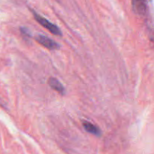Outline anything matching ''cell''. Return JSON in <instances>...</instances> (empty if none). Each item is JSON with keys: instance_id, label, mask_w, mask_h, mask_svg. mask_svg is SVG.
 Returning a JSON list of instances; mask_svg holds the SVG:
<instances>
[{"instance_id": "4", "label": "cell", "mask_w": 154, "mask_h": 154, "mask_svg": "<svg viewBox=\"0 0 154 154\" xmlns=\"http://www.w3.org/2000/svg\"><path fill=\"white\" fill-rule=\"evenodd\" d=\"M48 84H49L50 87L51 88L54 89V90H56L58 93H61L62 95H63L65 93V88L63 86V84L60 82L57 79L54 78H51L48 80Z\"/></svg>"}, {"instance_id": "1", "label": "cell", "mask_w": 154, "mask_h": 154, "mask_svg": "<svg viewBox=\"0 0 154 154\" xmlns=\"http://www.w3.org/2000/svg\"><path fill=\"white\" fill-rule=\"evenodd\" d=\"M33 14H34L35 19L38 22V23L41 24L43 27H45V29H47L50 32L53 33V34L55 35H62V32L60 31L59 27H57L55 24L52 23L50 22L48 20L45 19V17H43L41 16V15L35 13V12Z\"/></svg>"}, {"instance_id": "2", "label": "cell", "mask_w": 154, "mask_h": 154, "mask_svg": "<svg viewBox=\"0 0 154 154\" xmlns=\"http://www.w3.org/2000/svg\"><path fill=\"white\" fill-rule=\"evenodd\" d=\"M35 40L42 46L49 50H57L60 48L59 45L55 41L52 40L47 36L42 35H38L37 37H35Z\"/></svg>"}, {"instance_id": "3", "label": "cell", "mask_w": 154, "mask_h": 154, "mask_svg": "<svg viewBox=\"0 0 154 154\" xmlns=\"http://www.w3.org/2000/svg\"><path fill=\"white\" fill-rule=\"evenodd\" d=\"M132 8L134 12L137 15L143 16L147 11V2L146 0H132Z\"/></svg>"}, {"instance_id": "5", "label": "cell", "mask_w": 154, "mask_h": 154, "mask_svg": "<svg viewBox=\"0 0 154 154\" xmlns=\"http://www.w3.org/2000/svg\"><path fill=\"white\" fill-rule=\"evenodd\" d=\"M83 126H84V129L89 133H91L93 135H96V136H100L101 135L100 129L96 126L93 125V123L88 121H84L83 122Z\"/></svg>"}]
</instances>
